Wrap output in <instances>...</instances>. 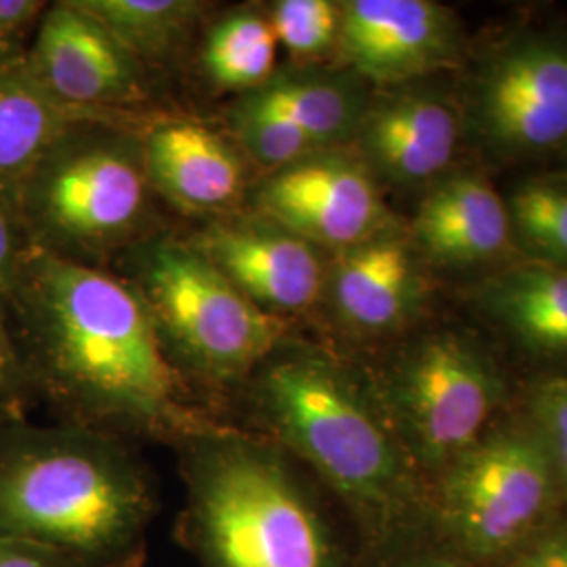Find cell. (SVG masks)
Here are the masks:
<instances>
[{
	"instance_id": "obj_1",
	"label": "cell",
	"mask_w": 567,
	"mask_h": 567,
	"mask_svg": "<svg viewBox=\"0 0 567 567\" xmlns=\"http://www.w3.org/2000/svg\"><path fill=\"white\" fill-rule=\"evenodd\" d=\"M4 307L32 391L65 423L173 446L221 423L131 284L32 246Z\"/></svg>"
},
{
	"instance_id": "obj_2",
	"label": "cell",
	"mask_w": 567,
	"mask_h": 567,
	"mask_svg": "<svg viewBox=\"0 0 567 567\" xmlns=\"http://www.w3.org/2000/svg\"><path fill=\"white\" fill-rule=\"evenodd\" d=\"M255 433L309 466L379 553L423 524L425 494L370 383L313 347L284 339L243 385Z\"/></svg>"
},
{
	"instance_id": "obj_3",
	"label": "cell",
	"mask_w": 567,
	"mask_h": 567,
	"mask_svg": "<svg viewBox=\"0 0 567 567\" xmlns=\"http://www.w3.org/2000/svg\"><path fill=\"white\" fill-rule=\"evenodd\" d=\"M154 513V482L118 435L28 421L0 431V536L89 567H143Z\"/></svg>"
},
{
	"instance_id": "obj_4",
	"label": "cell",
	"mask_w": 567,
	"mask_h": 567,
	"mask_svg": "<svg viewBox=\"0 0 567 567\" xmlns=\"http://www.w3.org/2000/svg\"><path fill=\"white\" fill-rule=\"evenodd\" d=\"M185 486L177 536L198 567H347L295 458L224 423L175 444Z\"/></svg>"
},
{
	"instance_id": "obj_5",
	"label": "cell",
	"mask_w": 567,
	"mask_h": 567,
	"mask_svg": "<svg viewBox=\"0 0 567 567\" xmlns=\"http://www.w3.org/2000/svg\"><path fill=\"white\" fill-rule=\"evenodd\" d=\"M128 284L192 386L243 389L288 334L286 320L250 303L187 240H145L131 257Z\"/></svg>"
},
{
	"instance_id": "obj_6",
	"label": "cell",
	"mask_w": 567,
	"mask_h": 567,
	"mask_svg": "<svg viewBox=\"0 0 567 567\" xmlns=\"http://www.w3.org/2000/svg\"><path fill=\"white\" fill-rule=\"evenodd\" d=\"M152 194L142 137L116 122H86L44 154L16 203L30 243L84 264L142 234Z\"/></svg>"
},
{
	"instance_id": "obj_7",
	"label": "cell",
	"mask_w": 567,
	"mask_h": 567,
	"mask_svg": "<svg viewBox=\"0 0 567 567\" xmlns=\"http://www.w3.org/2000/svg\"><path fill=\"white\" fill-rule=\"evenodd\" d=\"M561 492L532 429L484 435L440 473L435 517L463 559L507 561L547 526Z\"/></svg>"
},
{
	"instance_id": "obj_8",
	"label": "cell",
	"mask_w": 567,
	"mask_h": 567,
	"mask_svg": "<svg viewBox=\"0 0 567 567\" xmlns=\"http://www.w3.org/2000/svg\"><path fill=\"white\" fill-rule=\"evenodd\" d=\"M372 389L414 466L433 473L484 437L505 393L494 364L456 334L414 344Z\"/></svg>"
},
{
	"instance_id": "obj_9",
	"label": "cell",
	"mask_w": 567,
	"mask_h": 567,
	"mask_svg": "<svg viewBox=\"0 0 567 567\" xmlns=\"http://www.w3.org/2000/svg\"><path fill=\"white\" fill-rule=\"evenodd\" d=\"M255 210L316 248L347 250L386 229L385 204L362 158L322 150L271 171L252 194Z\"/></svg>"
},
{
	"instance_id": "obj_10",
	"label": "cell",
	"mask_w": 567,
	"mask_h": 567,
	"mask_svg": "<svg viewBox=\"0 0 567 567\" xmlns=\"http://www.w3.org/2000/svg\"><path fill=\"white\" fill-rule=\"evenodd\" d=\"M25 65L49 95L76 110L121 112L147 95L143 61L76 0L47 7L25 49Z\"/></svg>"
},
{
	"instance_id": "obj_11",
	"label": "cell",
	"mask_w": 567,
	"mask_h": 567,
	"mask_svg": "<svg viewBox=\"0 0 567 567\" xmlns=\"http://www.w3.org/2000/svg\"><path fill=\"white\" fill-rule=\"evenodd\" d=\"M477 121L505 152H540L567 142V42L527 37L487 63Z\"/></svg>"
},
{
	"instance_id": "obj_12",
	"label": "cell",
	"mask_w": 567,
	"mask_h": 567,
	"mask_svg": "<svg viewBox=\"0 0 567 567\" xmlns=\"http://www.w3.org/2000/svg\"><path fill=\"white\" fill-rule=\"evenodd\" d=\"M187 243L265 313L286 320L324 295L318 248L259 215L217 219Z\"/></svg>"
},
{
	"instance_id": "obj_13",
	"label": "cell",
	"mask_w": 567,
	"mask_h": 567,
	"mask_svg": "<svg viewBox=\"0 0 567 567\" xmlns=\"http://www.w3.org/2000/svg\"><path fill=\"white\" fill-rule=\"evenodd\" d=\"M337 47L365 81L398 84L456 60L458 25L431 0H347Z\"/></svg>"
},
{
	"instance_id": "obj_14",
	"label": "cell",
	"mask_w": 567,
	"mask_h": 567,
	"mask_svg": "<svg viewBox=\"0 0 567 567\" xmlns=\"http://www.w3.org/2000/svg\"><path fill=\"white\" fill-rule=\"evenodd\" d=\"M142 154L152 192L187 213H224L243 196V156L200 122L152 124L142 137Z\"/></svg>"
},
{
	"instance_id": "obj_15",
	"label": "cell",
	"mask_w": 567,
	"mask_h": 567,
	"mask_svg": "<svg viewBox=\"0 0 567 567\" xmlns=\"http://www.w3.org/2000/svg\"><path fill=\"white\" fill-rule=\"evenodd\" d=\"M324 290L337 318L362 334H385L404 326L423 301V280L410 246L395 234L339 252Z\"/></svg>"
},
{
	"instance_id": "obj_16",
	"label": "cell",
	"mask_w": 567,
	"mask_h": 567,
	"mask_svg": "<svg viewBox=\"0 0 567 567\" xmlns=\"http://www.w3.org/2000/svg\"><path fill=\"white\" fill-rule=\"evenodd\" d=\"M355 137L370 171L389 182L414 185L450 164L458 122L450 105L431 95H400L368 107Z\"/></svg>"
},
{
	"instance_id": "obj_17",
	"label": "cell",
	"mask_w": 567,
	"mask_h": 567,
	"mask_svg": "<svg viewBox=\"0 0 567 567\" xmlns=\"http://www.w3.org/2000/svg\"><path fill=\"white\" fill-rule=\"evenodd\" d=\"M121 112H86L58 102L32 76L25 58L0 70V194L21 183L65 133L86 122H116Z\"/></svg>"
},
{
	"instance_id": "obj_18",
	"label": "cell",
	"mask_w": 567,
	"mask_h": 567,
	"mask_svg": "<svg viewBox=\"0 0 567 567\" xmlns=\"http://www.w3.org/2000/svg\"><path fill=\"white\" fill-rule=\"evenodd\" d=\"M507 204L482 177L440 183L419 206L414 231L426 252L444 264H482L507 248Z\"/></svg>"
},
{
	"instance_id": "obj_19",
	"label": "cell",
	"mask_w": 567,
	"mask_h": 567,
	"mask_svg": "<svg viewBox=\"0 0 567 567\" xmlns=\"http://www.w3.org/2000/svg\"><path fill=\"white\" fill-rule=\"evenodd\" d=\"M236 103L292 122L320 150L355 137L368 110L358 82L316 70L278 72Z\"/></svg>"
},
{
	"instance_id": "obj_20",
	"label": "cell",
	"mask_w": 567,
	"mask_h": 567,
	"mask_svg": "<svg viewBox=\"0 0 567 567\" xmlns=\"http://www.w3.org/2000/svg\"><path fill=\"white\" fill-rule=\"evenodd\" d=\"M487 303L532 349L567 353V267L513 269L489 286Z\"/></svg>"
},
{
	"instance_id": "obj_21",
	"label": "cell",
	"mask_w": 567,
	"mask_h": 567,
	"mask_svg": "<svg viewBox=\"0 0 567 567\" xmlns=\"http://www.w3.org/2000/svg\"><path fill=\"white\" fill-rule=\"evenodd\" d=\"M76 4L140 61L173 53L208 7L196 0H76Z\"/></svg>"
},
{
	"instance_id": "obj_22",
	"label": "cell",
	"mask_w": 567,
	"mask_h": 567,
	"mask_svg": "<svg viewBox=\"0 0 567 567\" xmlns=\"http://www.w3.org/2000/svg\"><path fill=\"white\" fill-rule=\"evenodd\" d=\"M276 47L267 13L231 11L210 28L204 41L206 76L221 89L248 93L274 76Z\"/></svg>"
},
{
	"instance_id": "obj_23",
	"label": "cell",
	"mask_w": 567,
	"mask_h": 567,
	"mask_svg": "<svg viewBox=\"0 0 567 567\" xmlns=\"http://www.w3.org/2000/svg\"><path fill=\"white\" fill-rule=\"evenodd\" d=\"M511 225L534 250L567 267V187L555 183L522 185L507 204Z\"/></svg>"
},
{
	"instance_id": "obj_24",
	"label": "cell",
	"mask_w": 567,
	"mask_h": 567,
	"mask_svg": "<svg viewBox=\"0 0 567 567\" xmlns=\"http://www.w3.org/2000/svg\"><path fill=\"white\" fill-rule=\"evenodd\" d=\"M227 121L234 140L243 145L244 152L255 163L264 164L271 171L322 152L318 143L292 122L248 110L240 103L231 105Z\"/></svg>"
},
{
	"instance_id": "obj_25",
	"label": "cell",
	"mask_w": 567,
	"mask_h": 567,
	"mask_svg": "<svg viewBox=\"0 0 567 567\" xmlns=\"http://www.w3.org/2000/svg\"><path fill=\"white\" fill-rule=\"evenodd\" d=\"M267 20L276 41L297 60L324 55L339 41L341 4L330 0H278Z\"/></svg>"
},
{
	"instance_id": "obj_26",
	"label": "cell",
	"mask_w": 567,
	"mask_h": 567,
	"mask_svg": "<svg viewBox=\"0 0 567 567\" xmlns=\"http://www.w3.org/2000/svg\"><path fill=\"white\" fill-rule=\"evenodd\" d=\"M534 433L547 447L561 492L567 494V377H555L534 389L529 398Z\"/></svg>"
},
{
	"instance_id": "obj_27",
	"label": "cell",
	"mask_w": 567,
	"mask_h": 567,
	"mask_svg": "<svg viewBox=\"0 0 567 567\" xmlns=\"http://www.w3.org/2000/svg\"><path fill=\"white\" fill-rule=\"evenodd\" d=\"M32 246L16 198L0 194V303L13 292Z\"/></svg>"
},
{
	"instance_id": "obj_28",
	"label": "cell",
	"mask_w": 567,
	"mask_h": 567,
	"mask_svg": "<svg viewBox=\"0 0 567 567\" xmlns=\"http://www.w3.org/2000/svg\"><path fill=\"white\" fill-rule=\"evenodd\" d=\"M32 393L34 391L30 385L25 365L21 362L20 349L9 324L7 307L0 303V395L11 402L25 405Z\"/></svg>"
},
{
	"instance_id": "obj_29",
	"label": "cell",
	"mask_w": 567,
	"mask_h": 567,
	"mask_svg": "<svg viewBox=\"0 0 567 567\" xmlns=\"http://www.w3.org/2000/svg\"><path fill=\"white\" fill-rule=\"evenodd\" d=\"M0 567H89L81 557L18 536H0Z\"/></svg>"
},
{
	"instance_id": "obj_30",
	"label": "cell",
	"mask_w": 567,
	"mask_h": 567,
	"mask_svg": "<svg viewBox=\"0 0 567 567\" xmlns=\"http://www.w3.org/2000/svg\"><path fill=\"white\" fill-rule=\"evenodd\" d=\"M47 7L41 0H0V37L30 44Z\"/></svg>"
},
{
	"instance_id": "obj_31",
	"label": "cell",
	"mask_w": 567,
	"mask_h": 567,
	"mask_svg": "<svg viewBox=\"0 0 567 567\" xmlns=\"http://www.w3.org/2000/svg\"><path fill=\"white\" fill-rule=\"evenodd\" d=\"M505 567H567V532H545L511 555Z\"/></svg>"
},
{
	"instance_id": "obj_32",
	"label": "cell",
	"mask_w": 567,
	"mask_h": 567,
	"mask_svg": "<svg viewBox=\"0 0 567 567\" xmlns=\"http://www.w3.org/2000/svg\"><path fill=\"white\" fill-rule=\"evenodd\" d=\"M386 567H463V564L446 553H408L393 555Z\"/></svg>"
},
{
	"instance_id": "obj_33",
	"label": "cell",
	"mask_w": 567,
	"mask_h": 567,
	"mask_svg": "<svg viewBox=\"0 0 567 567\" xmlns=\"http://www.w3.org/2000/svg\"><path fill=\"white\" fill-rule=\"evenodd\" d=\"M25 49H28V44H23V42L11 41V39L0 37V70L23 60L25 58Z\"/></svg>"
},
{
	"instance_id": "obj_34",
	"label": "cell",
	"mask_w": 567,
	"mask_h": 567,
	"mask_svg": "<svg viewBox=\"0 0 567 567\" xmlns=\"http://www.w3.org/2000/svg\"><path fill=\"white\" fill-rule=\"evenodd\" d=\"M20 421H25V405L11 402L0 395V431L7 426L16 425Z\"/></svg>"
}]
</instances>
